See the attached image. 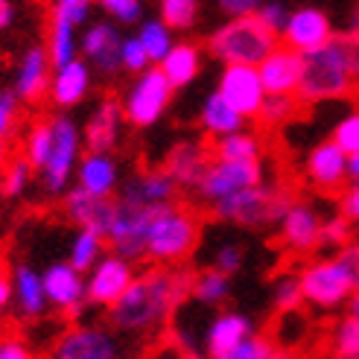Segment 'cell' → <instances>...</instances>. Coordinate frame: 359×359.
<instances>
[{"instance_id": "603a6c76", "label": "cell", "mask_w": 359, "mask_h": 359, "mask_svg": "<svg viewBox=\"0 0 359 359\" xmlns=\"http://www.w3.org/2000/svg\"><path fill=\"white\" fill-rule=\"evenodd\" d=\"M50 70H53V62L47 56V47H41V44L27 47L21 62H18V74H15L18 100L27 105L44 100L50 91Z\"/></svg>"}, {"instance_id": "9a60e30c", "label": "cell", "mask_w": 359, "mask_h": 359, "mask_svg": "<svg viewBox=\"0 0 359 359\" xmlns=\"http://www.w3.org/2000/svg\"><path fill=\"white\" fill-rule=\"evenodd\" d=\"M44 292L50 301V310H56L67 318H76L85 310V272H79L76 266L70 263H50L44 272Z\"/></svg>"}, {"instance_id": "3957f363", "label": "cell", "mask_w": 359, "mask_h": 359, "mask_svg": "<svg viewBox=\"0 0 359 359\" xmlns=\"http://www.w3.org/2000/svg\"><path fill=\"white\" fill-rule=\"evenodd\" d=\"M304 304L316 310H339L359 286V257L353 245L339 248L333 257L313 260L298 272Z\"/></svg>"}, {"instance_id": "11a10c76", "label": "cell", "mask_w": 359, "mask_h": 359, "mask_svg": "<svg viewBox=\"0 0 359 359\" xmlns=\"http://www.w3.org/2000/svg\"><path fill=\"white\" fill-rule=\"evenodd\" d=\"M15 21V4L12 0H0V32L9 29Z\"/></svg>"}, {"instance_id": "ee69618b", "label": "cell", "mask_w": 359, "mask_h": 359, "mask_svg": "<svg viewBox=\"0 0 359 359\" xmlns=\"http://www.w3.org/2000/svg\"><path fill=\"white\" fill-rule=\"evenodd\" d=\"M97 6L117 24H140L143 21V0H97Z\"/></svg>"}, {"instance_id": "bcb514c9", "label": "cell", "mask_w": 359, "mask_h": 359, "mask_svg": "<svg viewBox=\"0 0 359 359\" xmlns=\"http://www.w3.org/2000/svg\"><path fill=\"white\" fill-rule=\"evenodd\" d=\"M245 263V248L240 243H222L217 251H213V266L225 275H237Z\"/></svg>"}, {"instance_id": "681fc988", "label": "cell", "mask_w": 359, "mask_h": 359, "mask_svg": "<svg viewBox=\"0 0 359 359\" xmlns=\"http://www.w3.org/2000/svg\"><path fill=\"white\" fill-rule=\"evenodd\" d=\"M257 18L272 29V32H283L286 21H290V9H286V4H280V0H263V4L257 6Z\"/></svg>"}, {"instance_id": "60d3db41", "label": "cell", "mask_w": 359, "mask_h": 359, "mask_svg": "<svg viewBox=\"0 0 359 359\" xmlns=\"http://www.w3.org/2000/svg\"><path fill=\"white\" fill-rule=\"evenodd\" d=\"M272 304L278 313H298L304 304V292H301V280L298 275H280L272 286Z\"/></svg>"}, {"instance_id": "c3c4849f", "label": "cell", "mask_w": 359, "mask_h": 359, "mask_svg": "<svg viewBox=\"0 0 359 359\" xmlns=\"http://www.w3.org/2000/svg\"><path fill=\"white\" fill-rule=\"evenodd\" d=\"M91 4L94 0H53V15L82 27L88 21V15H91Z\"/></svg>"}, {"instance_id": "816d5d0a", "label": "cell", "mask_w": 359, "mask_h": 359, "mask_svg": "<svg viewBox=\"0 0 359 359\" xmlns=\"http://www.w3.org/2000/svg\"><path fill=\"white\" fill-rule=\"evenodd\" d=\"M339 213L348 217L353 225H359V182H351V187L339 199Z\"/></svg>"}, {"instance_id": "f1b7e54d", "label": "cell", "mask_w": 359, "mask_h": 359, "mask_svg": "<svg viewBox=\"0 0 359 359\" xmlns=\"http://www.w3.org/2000/svg\"><path fill=\"white\" fill-rule=\"evenodd\" d=\"M158 67L167 74V79L172 82L175 91L178 88H187L202 74V47L193 44V41H175L167 56L158 62Z\"/></svg>"}, {"instance_id": "7bdbcfd3", "label": "cell", "mask_w": 359, "mask_h": 359, "mask_svg": "<svg viewBox=\"0 0 359 359\" xmlns=\"http://www.w3.org/2000/svg\"><path fill=\"white\" fill-rule=\"evenodd\" d=\"M275 356H280L278 345L272 342V339L255 333V330H251L243 342L231 351V359H275Z\"/></svg>"}, {"instance_id": "8d00e7d4", "label": "cell", "mask_w": 359, "mask_h": 359, "mask_svg": "<svg viewBox=\"0 0 359 359\" xmlns=\"http://www.w3.org/2000/svg\"><path fill=\"white\" fill-rule=\"evenodd\" d=\"M301 105L304 102L298 100V94H266L257 120L263 126H283V123H290V120L298 117Z\"/></svg>"}, {"instance_id": "7a4b0ae2", "label": "cell", "mask_w": 359, "mask_h": 359, "mask_svg": "<svg viewBox=\"0 0 359 359\" xmlns=\"http://www.w3.org/2000/svg\"><path fill=\"white\" fill-rule=\"evenodd\" d=\"M359 91V29L333 32L325 47L304 53L298 100L304 105L345 100Z\"/></svg>"}, {"instance_id": "e0dca14e", "label": "cell", "mask_w": 359, "mask_h": 359, "mask_svg": "<svg viewBox=\"0 0 359 359\" xmlns=\"http://www.w3.org/2000/svg\"><path fill=\"white\" fill-rule=\"evenodd\" d=\"M330 35H333V24H330L327 12H321L316 6H301V9L290 12V21H286V27L280 32V41L304 56V53L325 47L330 41Z\"/></svg>"}, {"instance_id": "6f0895ef", "label": "cell", "mask_w": 359, "mask_h": 359, "mask_svg": "<svg viewBox=\"0 0 359 359\" xmlns=\"http://www.w3.org/2000/svg\"><path fill=\"white\" fill-rule=\"evenodd\" d=\"M348 182H359V149L348 155Z\"/></svg>"}, {"instance_id": "4316f807", "label": "cell", "mask_w": 359, "mask_h": 359, "mask_svg": "<svg viewBox=\"0 0 359 359\" xmlns=\"http://www.w3.org/2000/svg\"><path fill=\"white\" fill-rule=\"evenodd\" d=\"M12 301L21 318H44L50 301L44 292L41 272H35L29 263H18L12 272Z\"/></svg>"}, {"instance_id": "7dc6e473", "label": "cell", "mask_w": 359, "mask_h": 359, "mask_svg": "<svg viewBox=\"0 0 359 359\" xmlns=\"http://www.w3.org/2000/svg\"><path fill=\"white\" fill-rule=\"evenodd\" d=\"M333 140H336L348 155L359 149V111L345 114L342 120L333 126Z\"/></svg>"}, {"instance_id": "db71d44e", "label": "cell", "mask_w": 359, "mask_h": 359, "mask_svg": "<svg viewBox=\"0 0 359 359\" xmlns=\"http://www.w3.org/2000/svg\"><path fill=\"white\" fill-rule=\"evenodd\" d=\"M217 4L225 15H251V12H257L263 0H217Z\"/></svg>"}, {"instance_id": "8992f818", "label": "cell", "mask_w": 359, "mask_h": 359, "mask_svg": "<svg viewBox=\"0 0 359 359\" xmlns=\"http://www.w3.org/2000/svg\"><path fill=\"white\" fill-rule=\"evenodd\" d=\"M290 205H292V196L286 190L260 182V184L228 193L222 199L210 202L208 208L219 222L240 225V228H260V225H278Z\"/></svg>"}, {"instance_id": "1f68e13d", "label": "cell", "mask_w": 359, "mask_h": 359, "mask_svg": "<svg viewBox=\"0 0 359 359\" xmlns=\"http://www.w3.org/2000/svg\"><path fill=\"white\" fill-rule=\"evenodd\" d=\"M47 56L53 62V67H59L70 59L79 56V32H76V24L65 21V18L53 15L50 18V29H47Z\"/></svg>"}, {"instance_id": "8fae6325", "label": "cell", "mask_w": 359, "mask_h": 359, "mask_svg": "<svg viewBox=\"0 0 359 359\" xmlns=\"http://www.w3.org/2000/svg\"><path fill=\"white\" fill-rule=\"evenodd\" d=\"M50 353L56 359H120L126 356V345L111 325H79L65 330Z\"/></svg>"}, {"instance_id": "91938a15", "label": "cell", "mask_w": 359, "mask_h": 359, "mask_svg": "<svg viewBox=\"0 0 359 359\" xmlns=\"http://www.w3.org/2000/svg\"><path fill=\"white\" fill-rule=\"evenodd\" d=\"M351 29H359V4H356L353 12H351Z\"/></svg>"}, {"instance_id": "e575fe53", "label": "cell", "mask_w": 359, "mask_h": 359, "mask_svg": "<svg viewBox=\"0 0 359 359\" xmlns=\"http://www.w3.org/2000/svg\"><path fill=\"white\" fill-rule=\"evenodd\" d=\"M137 39L143 44V50H147V56L152 65H158L161 59L170 53V47L175 44L172 39V29L161 21V18H149V21H140L137 27Z\"/></svg>"}, {"instance_id": "4fadbf2b", "label": "cell", "mask_w": 359, "mask_h": 359, "mask_svg": "<svg viewBox=\"0 0 359 359\" xmlns=\"http://www.w3.org/2000/svg\"><path fill=\"white\" fill-rule=\"evenodd\" d=\"M85 275H88L85 278V298H88V304L109 310L111 304L126 292V286L132 283L135 263L111 251V255H102Z\"/></svg>"}, {"instance_id": "6125c7cd", "label": "cell", "mask_w": 359, "mask_h": 359, "mask_svg": "<svg viewBox=\"0 0 359 359\" xmlns=\"http://www.w3.org/2000/svg\"><path fill=\"white\" fill-rule=\"evenodd\" d=\"M353 245V251H356V257H359V237H356V243H351Z\"/></svg>"}, {"instance_id": "9f6ffc18", "label": "cell", "mask_w": 359, "mask_h": 359, "mask_svg": "<svg viewBox=\"0 0 359 359\" xmlns=\"http://www.w3.org/2000/svg\"><path fill=\"white\" fill-rule=\"evenodd\" d=\"M9 304H12V280L6 275H0V313H6Z\"/></svg>"}, {"instance_id": "d590c367", "label": "cell", "mask_w": 359, "mask_h": 359, "mask_svg": "<svg viewBox=\"0 0 359 359\" xmlns=\"http://www.w3.org/2000/svg\"><path fill=\"white\" fill-rule=\"evenodd\" d=\"M158 18L172 32H187L199 21V0H158Z\"/></svg>"}, {"instance_id": "9c48e42d", "label": "cell", "mask_w": 359, "mask_h": 359, "mask_svg": "<svg viewBox=\"0 0 359 359\" xmlns=\"http://www.w3.org/2000/svg\"><path fill=\"white\" fill-rule=\"evenodd\" d=\"M155 210L158 205H132V202L117 199L109 234H105V243H109L114 255L132 263L147 260V231H149Z\"/></svg>"}, {"instance_id": "484cf974", "label": "cell", "mask_w": 359, "mask_h": 359, "mask_svg": "<svg viewBox=\"0 0 359 359\" xmlns=\"http://www.w3.org/2000/svg\"><path fill=\"white\" fill-rule=\"evenodd\" d=\"M251 330H255V325H251L248 316H243V313H219L205 330V356L231 359V351H234Z\"/></svg>"}, {"instance_id": "f6af8a7d", "label": "cell", "mask_w": 359, "mask_h": 359, "mask_svg": "<svg viewBox=\"0 0 359 359\" xmlns=\"http://www.w3.org/2000/svg\"><path fill=\"white\" fill-rule=\"evenodd\" d=\"M120 62H123V70H126V74H140V70H147V67L152 65L137 35H129V39H126V35H123Z\"/></svg>"}, {"instance_id": "44dd1931", "label": "cell", "mask_w": 359, "mask_h": 359, "mask_svg": "<svg viewBox=\"0 0 359 359\" xmlns=\"http://www.w3.org/2000/svg\"><path fill=\"white\" fill-rule=\"evenodd\" d=\"M91 85H94V70L82 56L70 59L59 67H53V76H50V102L56 109H76V105L91 94Z\"/></svg>"}, {"instance_id": "d6986e66", "label": "cell", "mask_w": 359, "mask_h": 359, "mask_svg": "<svg viewBox=\"0 0 359 359\" xmlns=\"http://www.w3.org/2000/svg\"><path fill=\"white\" fill-rule=\"evenodd\" d=\"M123 102L114 97H105L94 105V111L88 114L85 126H82V140L88 149L97 152H114L120 147V135H123Z\"/></svg>"}, {"instance_id": "5bb4252c", "label": "cell", "mask_w": 359, "mask_h": 359, "mask_svg": "<svg viewBox=\"0 0 359 359\" xmlns=\"http://www.w3.org/2000/svg\"><path fill=\"white\" fill-rule=\"evenodd\" d=\"M217 91L234 105V109L245 117V120H257L260 114V105L266 100V88L260 79V70L257 65H222V74H219V85Z\"/></svg>"}, {"instance_id": "277c9868", "label": "cell", "mask_w": 359, "mask_h": 359, "mask_svg": "<svg viewBox=\"0 0 359 359\" xmlns=\"http://www.w3.org/2000/svg\"><path fill=\"white\" fill-rule=\"evenodd\" d=\"M199 237L202 222L190 208L178 202L158 205L147 231V260L155 266H182L199 245Z\"/></svg>"}, {"instance_id": "f35d334b", "label": "cell", "mask_w": 359, "mask_h": 359, "mask_svg": "<svg viewBox=\"0 0 359 359\" xmlns=\"http://www.w3.org/2000/svg\"><path fill=\"white\" fill-rule=\"evenodd\" d=\"M330 351H333V356H342V359H359V316L348 313L333 327Z\"/></svg>"}, {"instance_id": "ab89813d", "label": "cell", "mask_w": 359, "mask_h": 359, "mask_svg": "<svg viewBox=\"0 0 359 359\" xmlns=\"http://www.w3.org/2000/svg\"><path fill=\"white\" fill-rule=\"evenodd\" d=\"M29 178H32V164L24 155L15 158L4 167V175H0V193L9 196V199H18V196H24L29 190Z\"/></svg>"}, {"instance_id": "836d02e7", "label": "cell", "mask_w": 359, "mask_h": 359, "mask_svg": "<svg viewBox=\"0 0 359 359\" xmlns=\"http://www.w3.org/2000/svg\"><path fill=\"white\" fill-rule=\"evenodd\" d=\"M105 237L97 234L91 228H79L74 234V243H70V255H67V263L76 266L79 272H88L102 255H105Z\"/></svg>"}, {"instance_id": "ffe728a7", "label": "cell", "mask_w": 359, "mask_h": 359, "mask_svg": "<svg viewBox=\"0 0 359 359\" xmlns=\"http://www.w3.org/2000/svg\"><path fill=\"white\" fill-rule=\"evenodd\" d=\"M280 243L292 251V255H310L318 248V234H321V217L318 210L307 202H295L286 208V213L278 222Z\"/></svg>"}, {"instance_id": "ac0fdd59", "label": "cell", "mask_w": 359, "mask_h": 359, "mask_svg": "<svg viewBox=\"0 0 359 359\" xmlns=\"http://www.w3.org/2000/svg\"><path fill=\"white\" fill-rule=\"evenodd\" d=\"M304 175L307 182L325 193L339 190L348 182V152L339 147V143L330 140H321L310 149L307 161H304Z\"/></svg>"}, {"instance_id": "2e32d148", "label": "cell", "mask_w": 359, "mask_h": 359, "mask_svg": "<svg viewBox=\"0 0 359 359\" xmlns=\"http://www.w3.org/2000/svg\"><path fill=\"white\" fill-rule=\"evenodd\" d=\"M114 205H117L114 196H94V193H88L79 184L67 187L62 193L65 217L76 228H91L102 237L109 234V225H111V217H114Z\"/></svg>"}, {"instance_id": "5b68a950", "label": "cell", "mask_w": 359, "mask_h": 359, "mask_svg": "<svg viewBox=\"0 0 359 359\" xmlns=\"http://www.w3.org/2000/svg\"><path fill=\"white\" fill-rule=\"evenodd\" d=\"M280 44V35L269 29L257 12L228 15V21L208 35V53L222 65H260Z\"/></svg>"}, {"instance_id": "6da1fadb", "label": "cell", "mask_w": 359, "mask_h": 359, "mask_svg": "<svg viewBox=\"0 0 359 359\" xmlns=\"http://www.w3.org/2000/svg\"><path fill=\"white\" fill-rule=\"evenodd\" d=\"M193 275L182 266H155L132 278L126 292L109 307V325L126 336L161 333L187 304Z\"/></svg>"}, {"instance_id": "f907efd6", "label": "cell", "mask_w": 359, "mask_h": 359, "mask_svg": "<svg viewBox=\"0 0 359 359\" xmlns=\"http://www.w3.org/2000/svg\"><path fill=\"white\" fill-rule=\"evenodd\" d=\"M18 105H21V100H18L15 91H4L0 94V140H6L15 129L18 123Z\"/></svg>"}, {"instance_id": "f546056e", "label": "cell", "mask_w": 359, "mask_h": 359, "mask_svg": "<svg viewBox=\"0 0 359 359\" xmlns=\"http://www.w3.org/2000/svg\"><path fill=\"white\" fill-rule=\"evenodd\" d=\"M199 126L208 137H222L228 132H237L245 126V117L231 105L219 91H213L205 97L202 111H199Z\"/></svg>"}, {"instance_id": "52a82bcc", "label": "cell", "mask_w": 359, "mask_h": 359, "mask_svg": "<svg viewBox=\"0 0 359 359\" xmlns=\"http://www.w3.org/2000/svg\"><path fill=\"white\" fill-rule=\"evenodd\" d=\"M50 129H53V147L47 155V164L39 170L41 190L47 196H62L70 187V178L76 172L85 140H82V126L67 114H53Z\"/></svg>"}, {"instance_id": "4dcf8cb0", "label": "cell", "mask_w": 359, "mask_h": 359, "mask_svg": "<svg viewBox=\"0 0 359 359\" xmlns=\"http://www.w3.org/2000/svg\"><path fill=\"white\" fill-rule=\"evenodd\" d=\"M213 158H231V161H263V137L257 132H248L245 126L237 132H228L222 137H213L210 147Z\"/></svg>"}, {"instance_id": "680465c9", "label": "cell", "mask_w": 359, "mask_h": 359, "mask_svg": "<svg viewBox=\"0 0 359 359\" xmlns=\"http://www.w3.org/2000/svg\"><path fill=\"white\" fill-rule=\"evenodd\" d=\"M348 310H351L353 316H359V286L353 290V295H351V301H348Z\"/></svg>"}, {"instance_id": "30bf717a", "label": "cell", "mask_w": 359, "mask_h": 359, "mask_svg": "<svg viewBox=\"0 0 359 359\" xmlns=\"http://www.w3.org/2000/svg\"><path fill=\"white\" fill-rule=\"evenodd\" d=\"M266 182L263 172V161H231V158H210V164L205 167L199 184H196V199L210 205L222 199V196L260 184Z\"/></svg>"}, {"instance_id": "d6a6232c", "label": "cell", "mask_w": 359, "mask_h": 359, "mask_svg": "<svg viewBox=\"0 0 359 359\" xmlns=\"http://www.w3.org/2000/svg\"><path fill=\"white\" fill-rule=\"evenodd\" d=\"M190 295L199 304H205V307H219V304H225L231 298V275L219 272L217 266H210L205 272L193 275Z\"/></svg>"}, {"instance_id": "94428289", "label": "cell", "mask_w": 359, "mask_h": 359, "mask_svg": "<svg viewBox=\"0 0 359 359\" xmlns=\"http://www.w3.org/2000/svg\"><path fill=\"white\" fill-rule=\"evenodd\" d=\"M4 167H6V147H4V140H0V175H4Z\"/></svg>"}, {"instance_id": "ba28073f", "label": "cell", "mask_w": 359, "mask_h": 359, "mask_svg": "<svg viewBox=\"0 0 359 359\" xmlns=\"http://www.w3.org/2000/svg\"><path fill=\"white\" fill-rule=\"evenodd\" d=\"M172 94H175V88L167 79V74L158 65H149L147 70L135 74V82L126 88V94L120 100L126 123L135 126V129H152L167 114Z\"/></svg>"}, {"instance_id": "7402d4cb", "label": "cell", "mask_w": 359, "mask_h": 359, "mask_svg": "<svg viewBox=\"0 0 359 359\" xmlns=\"http://www.w3.org/2000/svg\"><path fill=\"white\" fill-rule=\"evenodd\" d=\"M178 187L175 178L164 170H143L129 175L126 182L117 187V199L123 202H132V205H167L178 199Z\"/></svg>"}, {"instance_id": "f5cc1de1", "label": "cell", "mask_w": 359, "mask_h": 359, "mask_svg": "<svg viewBox=\"0 0 359 359\" xmlns=\"http://www.w3.org/2000/svg\"><path fill=\"white\" fill-rule=\"evenodd\" d=\"M29 345L21 339H0V359H29Z\"/></svg>"}, {"instance_id": "83f0119b", "label": "cell", "mask_w": 359, "mask_h": 359, "mask_svg": "<svg viewBox=\"0 0 359 359\" xmlns=\"http://www.w3.org/2000/svg\"><path fill=\"white\" fill-rule=\"evenodd\" d=\"M213 152L199 140H182L175 143L167 155V172L175 178V184L182 190H196L205 167L210 164Z\"/></svg>"}, {"instance_id": "b9f144b4", "label": "cell", "mask_w": 359, "mask_h": 359, "mask_svg": "<svg viewBox=\"0 0 359 359\" xmlns=\"http://www.w3.org/2000/svg\"><path fill=\"white\" fill-rule=\"evenodd\" d=\"M351 237H353V222L342 213H336L330 219H321V234H318V248H345L351 245Z\"/></svg>"}, {"instance_id": "7c38bea8", "label": "cell", "mask_w": 359, "mask_h": 359, "mask_svg": "<svg viewBox=\"0 0 359 359\" xmlns=\"http://www.w3.org/2000/svg\"><path fill=\"white\" fill-rule=\"evenodd\" d=\"M120 47H123V35L111 21H97L91 27H85L79 35V56L91 65L94 76L111 82L123 70L120 62Z\"/></svg>"}, {"instance_id": "74e56055", "label": "cell", "mask_w": 359, "mask_h": 359, "mask_svg": "<svg viewBox=\"0 0 359 359\" xmlns=\"http://www.w3.org/2000/svg\"><path fill=\"white\" fill-rule=\"evenodd\" d=\"M53 147V129H50V117L47 120H35L27 135H24V158L32 164V170H41L47 164V155Z\"/></svg>"}, {"instance_id": "cb8c5ba5", "label": "cell", "mask_w": 359, "mask_h": 359, "mask_svg": "<svg viewBox=\"0 0 359 359\" xmlns=\"http://www.w3.org/2000/svg\"><path fill=\"white\" fill-rule=\"evenodd\" d=\"M301 67H304L301 53L292 50V47H286V44H278L257 65L266 94H295L298 82H301Z\"/></svg>"}, {"instance_id": "d4e9b609", "label": "cell", "mask_w": 359, "mask_h": 359, "mask_svg": "<svg viewBox=\"0 0 359 359\" xmlns=\"http://www.w3.org/2000/svg\"><path fill=\"white\" fill-rule=\"evenodd\" d=\"M76 184L94 196H117L120 187V164L111 152L88 149L76 164Z\"/></svg>"}]
</instances>
